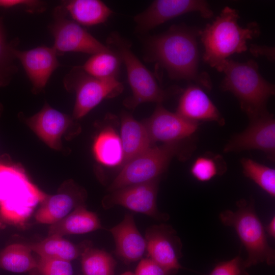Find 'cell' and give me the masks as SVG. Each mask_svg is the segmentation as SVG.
Segmentation results:
<instances>
[{
    "instance_id": "1",
    "label": "cell",
    "mask_w": 275,
    "mask_h": 275,
    "mask_svg": "<svg viewBox=\"0 0 275 275\" xmlns=\"http://www.w3.org/2000/svg\"><path fill=\"white\" fill-rule=\"evenodd\" d=\"M200 33L182 24L171 26L146 40L145 61L165 69L172 79L193 81L210 90L211 82L208 74L199 70L197 39Z\"/></svg>"
},
{
    "instance_id": "2",
    "label": "cell",
    "mask_w": 275,
    "mask_h": 275,
    "mask_svg": "<svg viewBox=\"0 0 275 275\" xmlns=\"http://www.w3.org/2000/svg\"><path fill=\"white\" fill-rule=\"evenodd\" d=\"M239 17L236 10L226 7L211 23L200 31L204 48L203 60L219 72L230 56L245 51L247 41L260 34L257 23L251 22L243 28L238 24Z\"/></svg>"
},
{
    "instance_id": "3",
    "label": "cell",
    "mask_w": 275,
    "mask_h": 275,
    "mask_svg": "<svg viewBox=\"0 0 275 275\" xmlns=\"http://www.w3.org/2000/svg\"><path fill=\"white\" fill-rule=\"evenodd\" d=\"M48 195L18 167L0 161V223L23 226Z\"/></svg>"
},
{
    "instance_id": "4",
    "label": "cell",
    "mask_w": 275,
    "mask_h": 275,
    "mask_svg": "<svg viewBox=\"0 0 275 275\" xmlns=\"http://www.w3.org/2000/svg\"><path fill=\"white\" fill-rule=\"evenodd\" d=\"M221 72L225 74L221 87L232 93L249 119L267 111L266 103L274 94V86L265 79L257 63L250 60L238 62L227 60Z\"/></svg>"
},
{
    "instance_id": "5",
    "label": "cell",
    "mask_w": 275,
    "mask_h": 275,
    "mask_svg": "<svg viewBox=\"0 0 275 275\" xmlns=\"http://www.w3.org/2000/svg\"><path fill=\"white\" fill-rule=\"evenodd\" d=\"M236 210H225L219 217L226 226L236 232L247 252L244 260L246 268L259 263L272 266L275 263V251L269 244L267 234L255 211L253 199L237 201Z\"/></svg>"
},
{
    "instance_id": "6",
    "label": "cell",
    "mask_w": 275,
    "mask_h": 275,
    "mask_svg": "<svg viewBox=\"0 0 275 275\" xmlns=\"http://www.w3.org/2000/svg\"><path fill=\"white\" fill-rule=\"evenodd\" d=\"M183 141L149 148L121 169L108 186L107 191L112 192L127 186L160 178L173 157L181 154L187 157L193 152V145H186Z\"/></svg>"
},
{
    "instance_id": "7",
    "label": "cell",
    "mask_w": 275,
    "mask_h": 275,
    "mask_svg": "<svg viewBox=\"0 0 275 275\" xmlns=\"http://www.w3.org/2000/svg\"><path fill=\"white\" fill-rule=\"evenodd\" d=\"M107 43L108 47H113L126 67L132 95L124 100L125 106L131 109L144 102L161 104L175 92L159 86L153 74L132 51L130 43L117 32L109 35Z\"/></svg>"
},
{
    "instance_id": "8",
    "label": "cell",
    "mask_w": 275,
    "mask_h": 275,
    "mask_svg": "<svg viewBox=\"0 0 275 275\" xmlns=\"http://www.w3.org/2000/svg\"><path fill=\"white\" fill-rule=\"evenodd\" d=\"M65 88L75 93L73 118L84 117L105 99L120 94L123 86L117 77L101 79L86 73L80 66H75L63 78Z\"/></svg>"
},
{
    "instance_id": "9",
    "label": "cell",
    "mask_w": 275,
    "mask_h": 275,
    "mask_svg": "<svg viewBox=\"0 0 275 275\" xmlns=\"http://www.w3.org/2000/svg\"><path fill=\"white\" fill-rule=\"evenodd\" d=\"M53 14L49 29L54 40L52 46L58 56L69 52L92 55L109 49L81 25L68 18L62 5L55 8Z\"/></svg>"
},
{
    "instance_id": "10",
    "label": "cell",
    "mask_w": 275,
    "mask_h": 275,
    "mask_svg": "<svg viewBox=\"0 0 275 275\" xmlns=\"http://www.w3.org/2000/svg\"><path fill=\"white\" fill-rule=\"evenodd\" d=\"M159 180L158 178L109 192L103 198L102 206L104 209H109L119 205L154 219L167 221L170 218L169 215L160 211L156 204Z\"/></svg>"
},
{
    "instance_id": "11",
    "label": "cell",
    "mask_w": 275,
    "mask_h": 275,
    "mask_svg": "<svg viewBox=\"0 0 275 275\" xmlns=\"http://www.w3.org/2000/svg\"><path fill=\"white\" fill-rule=\"evenodd\" d=\"M248 127L234 135L224 147L225 152L258 150L271 161L275 158V120L267 112L249 119Z\"/></svg>"
},
{
    "instance_id": "12",
    "label": "cell",
    "mask_w": 275,
    "mask_h": 275,
    "mask_svg": "<svg viewBox=\"0 0 275 275\" xmlns=\"http://www.w3.org/2000/svg\"><path fill=\"white\" fill-rule=\"evenodd\" d=\"M196 12L205 18L213 16L208 3L201 0H156L134 17L137 30L148 31L184 14Z\"/></svg>"
},
{
    "instance_id": "13",
    "label": "cell",
    "mask_w": 275,
    "mask_h": 275,
    "mask_svg": "<svg viewBox=\"0 0 275 275\" xmlns=\"http://www.w3.org/2000/svg\"><path fill=\"white\" fill-rule=\"evenodd\" d=\"M145 238L150 259L174 274L183 268L179 262L182 257V243L171 226H151L147 229Z\"/></svg>"
},
{
    "instance_id": "14",
    "label": "cell",
    "mask_w": 275,
    "mask_h": 275,
    "mask_svg": "<svg viewBox=\"0 0 275 275\" xmlns=\"http://www.w3.org/2000/svg\"><path fill=\"white\" fill-rule=\"evenodd\" d=\"M153 144L186 140L197 131L199 124L190 122L158 104L154 113L143 122Z\"/></svg>"
},
{
    "instance_id": "15",
    "label": "cell",
    "mask_w": 275,
    "mask_h": 275,
    "mask_svg": "<svg viewBox=\"0 0 275 275\" xmlns=\"http://www.w3.org/2000/svg\"><path fill=\"white\" fill-rule=\"evenodd\" d=\"M13 53L22 66L35 94L44 90L53 72L61 66L52 46L42 45L26 50L15 47Z\"/></svg>"
},
{
    "instance_id": "16",
    "label": "cell",
    "mask_w": 275,
    "mask_h": 275,
    "mask_svg": "<svg viewBox=\"0 0 275 275\" xmlns=\"http://www.w3.org/2000/svg\"><path fill=\"white\" fill-rule=\"evenodd\" d=\"M26 123L48 146L55 150L62 148L61 138L75 125L73 118L45 103L37 114L26 119Z\"/></svg>"
},
{
    "instance_id": "17",
    "label": "cell",
    "mask_w": 275,
    "mask_h": 275,
    "mask_svg": "<svg viewBox=\"0 0 275 275\" xmlns=\"http://www.w3.org/2000/svg\"><path fill=\"white\" fill-rule=\"evenodd\" d=\"M176 113L194 123L211 121L225 124L216 106L198 85H189L183 91Z\"/></svg>"
},
{
    "instance_id": "18",
    "label": "cell",
    "mask_w": 275,
    "mask_h": 275,
    "mask_svg": "<svg viewBox=\"0 0 275 275\" xmlns=\"http://www.w3.org/2000/svg\"><path fill=\"white\" fill-rule=\"evenodd\" d=\"M115 242V254L126 263L142 259L146 251V242L138 229L134 217L127 213L123 220L108 230Z\"/></svg>"
},
{
    "instance_id": "19",
    "label": "cell",
    "mask_w": 275,
    "mask_h": 275,
    "mask_svg": "<svg viewBox=\"0 0 275 275\" xmlns=\"http://www.w3.org/2000/svg\"><path fill=\"white\" fill-rule=\"evenodd\" d=\"M85 191L72 184L69 191L48 197L35 214L36 221L43 224H54L69 214L77 206L84 205Z\"/></svg>"
},
{
    "instance_id": "20",
    "label": "cell",
    "mask_w": 275,
    "mask_h": 275,
    "mask_svg": "<svg viewBox=\"0 0 275 275\" xmlns=\"http://www.w3.org/2000/svg\"><path fill=\"white\" fill-rule=\"evenodd\" d=\"M121 124L120 138L123 158L119 169L153 145L143 123L138 121L130 114H122Z\"/></svg>"
},
{
    "instance_id": "21",
    "label": "cell",
    "mask_w": 275,
    "mask_h": 275,
    "mask_svg": "<svg viewBox=\"0 0 275 275\" xmlns=\"http://www.w3.org/2000/svg\"><path fill=\"white\" fill-rule=\"evenodd\" d=\"M103 229L97 214L87 209L85 205L76 207L58 222L51 225L48 236L63 237L66 235L82 234Z\"/></svg>"
},
{
    "instance_id": "22",
    "label": "cell",
    "mask_w": 275,
    "mask_h": 275,
    "mask_svg": "<svg viewBox=\"0 0 275 275\" xmlns=\"http://www.w3.org/2000/svg\"><path fill=\"white\" fill-rule=\"evenodd\" d=\"M62 5L72 19L81 25L92 26L105 22L113 12L99 0H70Z\"/></svg>"
},
{
    "instance_id": "23",
    "label": "cell",
    "mask_w": 275,
    "mask_h": 275,
    "mask_svg": "<svg viewBox=\"0 0 275 275\" xmlns=\"http://www.w3.org/2000/svg\"><path fill=\"white\" fill-rule=\"evenodd\" d=\"M40 257L52 258L67 261L77 258L85 245L80 248L63 237L51 235L37 242L28 244Z\"/></svg>"
},
{
    "instance_id": "24",
    "label": "cell",
    "mask_w": 275,
    "mask_h": 275,
    "mask_svg": "<svg viewBox=\"0 0 275 275\" xmlns=\"http://www.w3.org/2000/svg\"><path fill=\"white\" fill-rule=\"evenodd\" d=\"M96 160L106 166L120 165L123 158L120 136L111 127L103 129L97 136L93 144Z\"/></svg>"
},
{
    "instance_id": "25",
    "label": "cell",
    "mask_w": 275,
    "mask_h": 275,
    "mask_svg": "<svg viewBox=\"0 0 275 275\" xmlns=\"http://www.w3.org/2000/svg\"><path fill=\"white\" fill-rule=\"evenodd\" d=\"M28 244L13 243L0 252V268L14 273H24L36 269L37 261Z\"/></svg>"
},
{
    "instance_id": "26",
    "label": "cell",
    "mask_w": 275,
    "mask_h": 275,
    "mask_svg": "<svg viewBox=\"0 0 275 275\" xmlns=\"http://www.w3.org/2000/svg\"><path fill=\"white\" fill-rule=\"evenodd\" d=\"M121 62L118 54L109 47L105 51L91 55L80 67L93 77L111 78L117 77Z\"/></svg>"
},
{
    "instance_id": "27",
    "label": "cell",
    "mask_w": 275,
    "mask_h": 275,
    "mask_svg": "<svg viewBox=\"0 0 275 275\" xmlns=\"http://www.w3.org/2000/svg\"><path fill=\"white\" fill-rule=\"evenodd\" d=\"M81 265L84 275H113L116 262L107 252L85 246L81 254Z\"/></svg>"
},
{
    "instance_id": "28",
    "label": "cell",
    "mask_w": 275,
    "mask_h": 275,
    "mask_svg": "<svg viewBox=\"0 0 275 275\" xmlns=\"http://www.w3.org/2000/svg\"><path fill=\"white\" fill-rule=\"evenodd\" d=\"M244 175L271 197H275V170L249 158L241 159Z\"/></svg>"
},
{
    "instance_id": "29",
    "label": "cell",
    "mask_w": 275,
    "mask_h": 275,
    "mask_svg": "<svg viewBox=\"0 0 275 275\" xmlns=\"http://www.w3.org/2000/svg\"><path fill=\"white\" fill-rule=\"evenodd\" d=\"M18 43V39L8 42L0 17V87L9 85L18 72L13 49Z\"/></svg>"
},
{
    "instance_id": "30",
    "label": "cell",
    "mask_w": 275,
    "mask_h": 275,
    "mask_svg": "<svg viewBox=\"0 0 275 275\" xmlns=\"http://www.w3.org/2000/svg\"><path fill=\"white\" fill-rule=\"evenodd\" d=\"M219 157L204 155L198 157L193 162L190 172L197 180L204 182L211 180L225 172Z\"/></svg>"
},
{
    "instance_id": "31",
    "label": "cell",
    "mask_w": 275,
    "mask_h": 275,
    "mask_svg": "<svg viewBox=\"0 0 275 275\" xmlns=\"http://www.w3.org/2000/svg\"><path fill=\"white\" fill-rule=\"evenodd\" d=\"M36 269L41 275H73L71 262L66 260L40 257Z\"/></svg>"
},
{
    "instance_id": "32",
    "label": "cell",
    "mask_w": 275,
    "mask_h": 275,
    "mask_svg": "<svg viewBox=\"0 0 275 275\" xmlns=\"http://www.w3.org/2000/svg\"><path fill=\"white\" fill-rule=\"evenodd\" d=\"M244 260L238 255L233 258L216 264L208 275H250Z\"/></svg>"
},
{
    "instance_id": "33",
    "label": "cell",
    "mask_w": 275,
    "mask_h": 275,
    "mask_svg": "<svg viewBox=\"0 0 275 275\" xmlns=\"http://www.w3.org/2000/svg\"><path fill=\"white\" fill-rule=\"evenodd\" d=\"M174 273L165 269L149 258L141 259L134 272V275H172Z\"/></svg>"
},
{
    "instance_id": "34",
    "label": "cell",
    "mask_w": 275,
    "mask_h": 275,
    "mask_svg": "<svg viewBox=\"0 0 275 275\" xmlns=\"http://www.w3.org/2000/svg\"><path fill=\"white\" fill-rule=\"evenodd\" d=\"M0 7H22L30 12H42L46 9L44 2L36 0H0Z\"/></svg>"
},
{
    "instance_id": "35",
    "label": "cell",
    "mask_w": 275,
    "mask_h": 275,
    "mask_svg": "<svg viewBox=\"0 0 275 275\" xmlns=\"http://www.w3.org/2000/svg\"><path fill=\"white\" fill-rule=\"evenodd\" d=\"M251 51L255 55H264L266 56L269 59H274V51L273 48H270L267 46H252L251 47Z\"/></svg>"
},
{
    "instance_id": "36",
    "label": "cell",
    "mask_w": 275,
    "mask_h": 275,
    "mask_svg": "<svg viewBox=\"0 0 275 275\" xmlns=\"http://www.w3.org/2000/svg\"><path fill=\"white\" fill-rule=\"evenodd\" d=\"M266 234L272 238L275 237V216H273L265 228Z\"/></svg>"
},
{
    "instance_id": "37",
    "label": "cell",
    "mask_w": 275,
    "mask_h": 275,
    "mask_svg": "<svg viewBox=\"0 0 275 275\" xmlns=\"http://www.w3.org/2000/svg\"><path fill=\"white\" fill-rule=\"evenodd\" d=\"M121 275H134V273L131 271H126L122 273Z\"/></svg>"
},
{
    "instance_id": "38",
    "label": "cell",
    "mask_w": 275,
    "mask_h": 275,
    "mask_svg": "<svg viewBox=\"0 0 275 275\" xmlns=\"http://www.w3.org/2000/svg\"><path fill=\"white\" fill-rule=\"evenodd\" d=\"M1 110H2V105L1 104H0V113L1 112Z\"/></svg>"
},
{
    "instance_id": "39",
    "label": "cell",
    "mask_w": 275,
    "mask_h": 275,
    "mask_svg": "<svg viewBox=\"0 0 275 275\" xmlns=\"http://www.w3.org/2000/svg\"><path fill=\"white\" fill-rule=\"evenodd\" d=\"M2 224L0 223V228L2 227Z\"/></svg>"
}]
</instances>
